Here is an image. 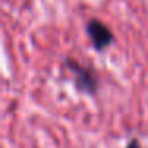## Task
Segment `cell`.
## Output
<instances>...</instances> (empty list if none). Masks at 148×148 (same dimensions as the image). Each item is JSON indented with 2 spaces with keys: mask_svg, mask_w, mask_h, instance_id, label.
Listing matches in <instances>:
<instances>
[{
  "mask_svg": "<svg viewBox=\"0 0 148 148\" xmlns=\"http://www.w3.org/2000/svg\"><path fill=\"white\" fill-rule=\"evenodd\" d=\"M126 148H143V147H142V143L137 140V138H131L129 143L126 145Z\"/></svg>",
  "mask_w": 148,
  "mask_h": 148,
  "instance_id": "obj_3",
  "label": "cell"
},
{
  "mask_svg": "<svg viewBox=\"0 0 148 148\" xmlns=\"http://www.w3.org/2000/svg\"><path fill=\"white\" fill-rule=\"evenodd\" d=\"M64 65L75 80V88L78 92L86 94V96H96L100 88V81L97 77L96 70L91 65H83L75 59L67 58L64 61Z\"/></svg>",
  "mask_w": 148,
  "mask_h": 148,
  "instance_id": "obj_1",
  "label": "cell"
},
{
  "mask_svg": "<svg viewBox=\"0 0 148 148\" xmlns=\"http://www.w3.org/2000/svg\"><path fill=\"white\" fill-rule=\"evenodd\" d=\"M86 34H88V37H89V40H91L92 48L96 49V51H99V53L105 51V49L108 48V46H112L113 42H115V34H113L102 21L96 19V18H92V19L88 21Z\"/></svg>",
  "mask_w": 148,
  "mask_h": 148,
  "instance_id": "obj_2",
  "label": "cell"
}]
</instances>
